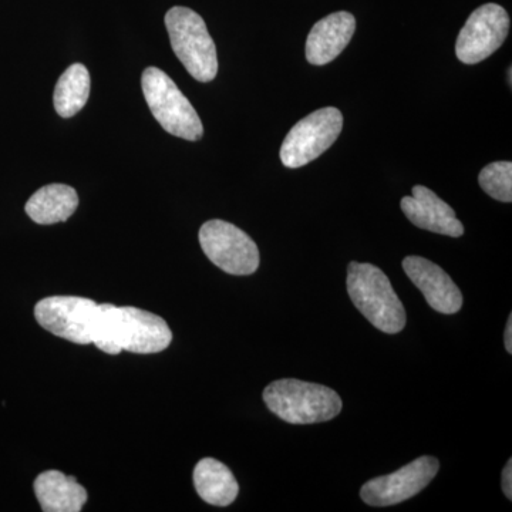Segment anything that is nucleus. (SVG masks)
<instances>
[{
  "label": "nucleus",
  "instance_id": "f257e3e1",
  "mask_svg": "<svg viewBox=\"0 0 512 512\" xmlns=\"http://www.w3.org/2000/svg\"><path fill=\"white\" fill-rule=\"evenodd\" d=\"M171 340L173 332L167 322L154 313L133 306L99 305L93 345L107 355L123 350L140 355L163 352Z\"/></svg>",
  "mask_w": 512,
  "mask_h": 512
},
{
  "label": "nucleus",
  "instance_id": "f03ea898",
  "mask_svg": "<svg viewBox=\"0 0 512 512\" xmlns=\"http://www.w3.org/2000/svg\"><path fill=\"white\" fill-rule=\"evenodd\" d=\"M346 286L357 311L375 328L389 335L402 332L406 326V311L382 269L350 262Z\"/></svg>",
  "mask_w": 512,
  "mask_h": 512
},
{
  "label": "nucleus",
  "instance_id": "7ed1b4c3",
  "mask_svg": "<svg viewBox=\"0 0 512 512\" xmlns=\"http://www.w3.org/2000/svg\"><path fill=\"white\" fill-rule=\"evenodd\" d=\"M264 402L279 419L291 424L323 423L342 412V399L322 384L282 379L264 390Z\"/></svg>",
  "mask_w": 512,
  "mask_h": 512
},
{
  "label": "nucleus",
  "instance_id": "20e7f679",
  "mask_svg": "<svg viewBox=\"0 0 512 512\" xmlns=\"http://www.w3.org/2000/svg\"><path fill=\"white\" fill-rule=\"evenodd\" d=\"M165 28L185 70L198 82L214 80L218 73L217 47L204 19L194 10L175 6L165 15Z\"/></svg>",
  "mask_w": 512,
  "mask_h": 512
},
{
  "label": "nucleus",
  "instance_id": "39448f33",
  "mask_svg": "<svg viewBox=\"0 0 512 512\" xmlns=\"http://www.w3.org/2000/svg\"><path fill=\"white\" fill-rule=\"evenodd\" d=\"M141 87L151 113L167 133L188 141L201 140L204 127L200 116L167 73L148 67Z\"/></svg>",
  "mask_w": 512,
  "mask_h": 512
},
{
  "label": "nucleus",
  "instance_id": "423d86ee",
  "mask_svg": "<svg viewBox=\"0 0 512 512\" xmlns=\"http://www.w3.org/2000/svg\"><path fill=\"white\" fill-rule=\"evenodd\" d=\"M343 128L342 113L325 107L309 114L289 131L281 147L282 164L299 168L312 163L333 146Z\"/></svg>",
  "mask_w": 512,
  "mask_h": 512
},
{
  "label": "nucleus",
  "instance_id": "0eeeda50",
  "mask_svg": "<svg viewBox=\"0 0 512 512\" xmlns=\"http://www.w3.org/2000/svg\"><path fill=\"white\" fill-rule=\"evenodd\" d=\"M97 316L99 305L80 296H50L35 306V318L43 329L77 345H92Z\"/></svg>",
  "mask_w": 512,
  "mask_h": 512
},
{
  "label": "nucleus",
  "instance_id": "6e6552de",
  "mask_svg": "<svg viewBox=\"0 0 512 512\" xmlns=\"http://www.w3.org/2000/svg\"><path fill=\"white\" fill-rule=\"evenodd\" d=\"M200 244L212 264L227 274L252 275L259 268V249L254 239L227 221L205 222L200 229Z\"/></svg>",
  "mask_w": 512,
  "mask_h": 512
},
{
  "label": "nucleus",
  "instance_id": "1a4fd4ad",
  "mask_svg": "<svg viewBox=\"0 0 512 512\" xmlns=\"http://www.w3.org/2000/svg\"><path fill=\"white\" fill-rule=\"evenodd\" d=\"M510 16L503 6L487 3L471 13L458 35V60L477 64L494 55L508 36Z\"/></svg>",
  "mask_w": 512,
  "mask_h": 512
},
{
  "label": "nucleus",
  "instance_id": "9d476101",
  "mask_svg": "<svg viewBox=\"0 0 512 512\" xmlns=\"http://www.w3.org/2000/svg\"><path fill=\"white\" fill-rule=\"evenodd\" d=\"M436 457L424 456L389 476L373 478L360 490V497L372 507H389L419 494L439 473Z\"/></svg>",
  "mask_w": 512,
  "mask_h": 512
},
{
  "label": "nucleus",
  "instance_id": "9b49d317",
  "mask_svg": "<svg viewBox=\"0 0 512 512\" xmlns=\"http://www.w3.org/2000/svg\"><path fill=\"white\" fill-rule=\"evenodd\" d=\"M403 269L434 311L454 315L463 308L460 289L439 265L421 256H407Z\"/></svg>",
  "mask_w": 512,
  "mask_h": 512
},
{
  "label": "nucleus",
  "instance_id": "f8f14e48",
  "mask_svg": "<svg viewBox=\"0 0 512 512\" xmlns=\"http://www.w3.org/2000/svg\"><path fill=\"white\" fill-rule=\"evenodd\" d=\"M402 211L417 228L426 229L434 234L460 238L464 227L458 220L453 208L441 200L436 192L414 185L412 197H403Z\"/></svg>",
  "mask_w": 512,
  "mask_h": 512
},
{
  "label": "nucleus",
  "instance_id": "ddd939ff",
  "mask_svg": "<svg viewBox=\"0 0 512 512\" xmlns=\"http://www.w3.org/2000/svg\"><path fill=\"white\" fill-rule=\"evenodd\" d=\"M356 30L352 13L336 12L319 20L306 40V59L315 66L335 60L349 45Z\"/></svg>",
  "mask_w": 512,
  "mask_h": 512
},
{
  "label": "nucleus",
  "instance_id": "4468645a",
  "mask_svg": "<svg viewBox=\"0 0 512 512\" xmlns=\"http://www.w3.org/2000/svg\"><path fill=\"white\" fill-rule=\"evenodd\" d=\"M35 494L45 512H79L87 501V491L76 478L49 470L35 480Z\"/></svg>",
  "mask_w": 512,
  "mask_h": 512
},
{
  "label": "nucleus",
  "instance_id": "2eb2a0df",
  "mask_svg": "<svg viewBox=\"0 0 512 512\" xmlns=\"http://www.w3.org/2000/svg\"><path fill=\"white\" fill-rule=\"evenodd\" d=\"M79 207V195L64 184H50L40 188L26 204V214L36 224L53 225L69 220Z\"/></svg>",
  "mask_w": 512,
  "mask_h": 512
},
{
  "label": "nucleus",
  "instance_id": "dca6fc26",
  "mask_svg": "<svg viewBox=\"0 0 512 512\" xmlns=\"http://www.w3.org/2000/svg\"><path fill=\"white\" fill-rule=\"evenodd\" d=\"M194 487L205 503L228 507L237 500L239 485L234 474L215 458H202L194 468Z\"/></svg>",
  "mask_w": 512,
  "mask_h": 512
},
{
  "label": "nucleus",
  "instance_id": "f3484780",
  "mask_svg": "<svg viewBox=\"0 0 512 512\" xmlns=\"http://www.w3.org/2000/svg\"><path fill=\"white\" fill-rule=\"evenodd\" d=\"M90 96V74L83 64L70 66L56 84L55 109L63 119L76 116L86 106Z\"/></svg>",
  "mask_w": 512,
  "mask_h": 512
},
{
  "label": "nucleus",
  "instance_id": "a211bd4d",
  "mask_svg": "<svg viewBox=\"0 0 512 512\" xmlns=\"http://www.w3.org/2000/svg\"><path fill=\"white\" fill-rule=\"evenodd\" d=\"M478 183L491 198L501 202L512 201V164L510 161H497L481 170Z\"/></svg>",
  "mask_w": 512,
  "mask_h": 512
},
{
  "label": "nucleus",
  "instance_id": "6ab92c4d",
  "mask_svg": "<svg viewBox=\"0 0 512 512\" xmlns=\"http://www.w3.org/2000/svg\"><path fill=\"white\" fill-rule=\"evenodd\" d=\"M503 491L508 500H512V460H508L503 471Z\"/></svg>",
  "mask_w": 512,
  "mask_h": 512
},
{
  "label": "nucleus",
  "instance_id": "aec40b11",
  "mask_svg": "<svg viewBox=\"0 0 512 512\" xmlns=\"http://www.w3.org/2000/svg\"><path fill=\"white\" fill-rule=\"evenodd\" d=\"M504 343L507 352L512 353V315L508 318L507 328H505Z\"/></svg>",
  "mask_w": 512,
  "mask_h": 512
}]
</instances>
